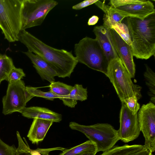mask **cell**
Returning a JSON list of instances; mask_svg holds the SVG:
<instances>
[{
	"label": "cell",
	"mask_w": 155,
	"mask_h": 155,
	"mask_svg": "<svg viewBox=\"0 0 155 155\" xmlns=\"http://www.w3.org/2000/svg\"><path fill=\"white\" fill-rule=\"evenodd\" d=\"M69 96L70 98L75 101H85L87 98V89L84 88L82 85L75 84Z\"/></svg>",
	"instance_id": "obj_24"
},
{
	"label": "cell",
	"mask_w": 155,
	"mask_h": 155,
	"mask_svg": "<svg viewBox=\"0 0 155 155\" xmlns=\"http://www.w3.org/2000/svg\"><path fill=\"white\" fill-rule=\"evenodd\" d=\"M112 84L120 101L136 96L138 100L142 97L141 87L134 84L119 57L109 62L105 74Z\"/></svg>",
	"instance_id": "obj_3"
},
{
	"label": "cell",
	"mask_w": 155,
	"mask_h": 155,
	"mask_svg": "<svg viewBox=\"0 0 155 155\" xmlns=\"http://www.w3.org/2000/svg\"><path fill=\"white\" fill-rule=\"evenodd\" d=\"M53 122L51 120L34 119L27 137L33 144L42 141Z\"/></svg>",
	"instance_id": "obj_16"
},
{
	"label": "cell",
	"mask_w": 155,
	"mask_h": 155,
	"mask_svg": "<svg viewBox=\"0 0 155 155\" xmlns=\"http://www.w3.org/2000/svg\"><path fill=\"white\" fill-rule=\"evenodd\" d=\"M50 91L55 94L64 97L62 101L64 104L71 108H74L77 101H74L69 97V95L73 89V86L60 81H54L47 86Z\"/></svg>",
	"instance_id": "obj_18"
},
{
	"label": "cell",
	"mask_w": 155,
	"mask_h": 155,
	"mask_svg": "<svg viewBox=\"0 0 155 155\" xmlns=\"http://www.w3.org/2000/svg\"><path fill=\"white\" fill-rule=\"evenodd\" d=\"M78 62L106 74L109 61L97 40L86 37L74 45Z\"/></svg>",
	"instance_id": "obj_4"
},
{
	"label": "cell",
	"mask_w": 155,
	"mask_h": 155,
	"mask_svg": "<svg viewBox=\"0 0 155 155\" xmlns=\"http://www.w3.org/2000/svg\"><path fill=\"white\" fill-rule=\"evenodd\" d=\"M58 4L54 0H22V30L41 25Z\"/></svg>",
	"instance_id": "obj_7"
},
{
	"label": "cell",
	"mask_w": 155,
	"mask_h": 155,
	"mask_svg": "<svg viewBox=\"0 0 155 155\" xmlns=\"http://www.w3.org/2000/svg\"><path fill=\"white\" fill-rule=\"evenodd\" d=\"M95 4L104 12L103 26L108 29L117 23H121L125 17L115 12L110 6L104 2L98 0Z\"/></svg>",
	"instance_id": "obj_17"
},
{
	"label": "cell",
	"mask_w": 155,
	"mask_h": 155,
	"mask_svg": "<svg viewBox=\"0 0 155 155\" xmlns=\"http://www.w3.org/2000/svg\"><path fill=\"white\" fill-rule=\"evenodd\" d=\"M22 116L28 118H38L59 122L62 119V115L48 109L39 107H25L20 112Z\"/></svg>",
	"instance_id": "obj_15"
},
{
	"label": "cell",
	"mask_w": 155,
	"mask_h": 155,
	"mask_svg": "<svg viewBox=\"0 0 155 155\" xmlns=\"http://www.w3.org/2000/svg\"><path fill=\"white\" fill-rule=\"evenodd\" d=\"M16 135L18 142L15 155H31L30 152L31 149L22 139L19 132L17 131Z\"/></svg>",
	"instance_id": "obj_26"
},
{
	"label": "cell",
	"mask_w": 155,
	"mask_h": 155,
	"mask_svg": "<svg viewBox=\"0 0 155 155\" xmlns=\"http://www.w3.org/2000/svg\"><path fill=\"white\" fill-rule=\"evenodd\" d=\"M128 155H152V153L144 145L141 149L133 152Z\"/></svg>",
	"instance_id": "obj_32"
},
{
	"label": "cell",
	"mask_w": 155,
	"mask_h": 155,
	"mask_svg": "<svg viewBox=\"0 0 155 155\" xmlns=\"http://www.w3.org/2000/svg\"><path fill=\"white\" fill-rule=\"evenodd\" d=\"M72 129L84 134L89 140L96 145L97 152L108 150L119 140L118 130L107 123H97L90 125L79 124L71 122L69 124Z\"/></svg>",
	"instance_id": "obj_6"
},
{
	"label": "cell",
	"mask_w": 155,
	"mask_h": 155,
	"mask_svg": "<svg viewBox=\"0 0 155 155\" xmlns=\"http://www.w3.org/2000/svg\"><path fill=\"white\" fill-rule=\"evenodd\" d=\"M99 18V17L97 16L94 15L92 16L89 19L87 25H95L97 22Z\"/></svg>",
	"instance_id": "obj_33"
},
{
	"label": "cell",
	"mask_w": 155,
	"mask_h": 155,
	"mask_svg": "<svg viewBox=\"0 0 155 155\" xmlns=\"http://www.w3.org/2000/svg\"><path fill=\"white\" fill-rule=\"evenodd\" d=\"M23 53L30 59L33 67L42 79L46 80L50 83L55 81L54 77L57 76V74L47 61L28 50Z\"/></svg>",
	"instance_id": "obj_14"
},
{
	"label": "cell",
	"mask_w": 155,
	"mask_h": 155,
	"mask_svg": "<svg viewBox=\"0 0 155 155\" xmlns=\"http://www.w3.org/2000/svg\"><path fill=\"white\" fill-rule=\"evenodd\" d=\"M113 29L130 46L131 41L128 28L126 24L122 23H117L112 26Z\"/></svg>",
	"instance_id": "obj_25"
},
{
	"label": "cell",
	"mask_w": 155,
	"mask_h": 155,
	"mask_svg": "<svg viewBox=\"0 0 155 155\" xmlns=\"http://www.w3.org/2000/svg\"><path fill=\"white\" fill-rule=\"evenodd\" d=\"M93 32L109 62L111 60L119 57L116 49L110 29L103 25L95 26Z\"/></svg>",
	"instance_id": "obj_13"
},
{
	"label": "cell",
	"mask_w": 155,
	"mask_h": 155,
	"mask_svg": "<svg viewBox=\"0 0 155 155\" xmlns=\"http://www.w3.org/2000/svg\"><path fill=\"white\" fill-rule=\"evenodd\" d=\"M119 115L120 127L118 130L120 140L127 143L136 139L140 130L137 113L133 115L124 102H121Z\"/></svg>",
	"instance_id": "obj_11"
},
{
	"label": "cell",
	"mask_w": 155,
	"mask_h": 155,
	"mask_svg": "<svg viewBox=\"0 0 155 155\" xmlns=\"http://www.w3.org/2000/svg\"><path fill=\"white\" fill-rule=\"evenodd\" d=\"M65 149L62 147H57L48 149L38 148L35 150L31 149L30 152L31 155H50V152L55 150L63 151Z\"/></svg>",
	"instance_id": "obj_30"
},
{
	"label": "cell",
	"mask_w": 155,
	"mask_h": 155,
	"mask_svg": "<svg viewBox=\"0 0 155 155\" xmlns=\"http://www.w3.org/2000/svg\"><path fill=\"white\" fill-rule=\"evenodd\" d=\"M25 76L22 69L15 67L11 70L8 77L7 81L9 83L18 81Z\"/></svg>",
	"instance_id": "obj_28"
},
{
	"label": "cell",
	"mask_w": 155,
	"mask_h": 155,
	"mask_svg": "<svg viewBox=\"0 0 155 155\" xmlns=\"http://www.w3.org/2000/svg\"><path fill=\"white\" fill-rule=\"evenodd\" d=\"M109 4L116 12L125 17H132L143 20L155 13L152 2L145 0H111Z\"/></svg>",
	"instance_id": "obj_8"
},
{
	"label": "cell",
	"mask_w": 155,
	"mask_h": 155,
	"mask_svg": "<svg viewBox=\"0 0 155 155\" xmlns=\"http://www.w3.org/2000/svg\"><path fill=\"white\" fill-rule=\"evenodd\" d=\"M97 153L95 144L89 140L69 149H64L59 155H80L89 153Z\"/></svg>",
	"instance_id": "obj_19"
},
{
	"label": "cell",
	"mask_w": 155,
	"mask_h": 155,
	"mask_svg": "<svg viewBox=\"0 0 155 155\" xmlns=\"http://www.w3.org/2000/svg\"><path fill=\"white\" fill-rule=\"evenodd\" d=\"M98 0H86L81 2L72 6V9L75 10H80L96 2Z\"/></svg>",
	"instance_id": "obj_31"
},
{
	"label": "cell",
	"mask_w": 155,
	"mask_h": 155,
	"mask_svg": "<svg viewBox=\"0 0 155 155\" xmlns=\"http://www.w3.org/2000/svg\"><path fill=\"white\" fill-rule=\"evenodd\" d=\"M96 153H84V154H81L80 155H95Z\"/></svg>",
	"instance_id": "obj_34"
},
{
	"label": "cell",
	"mask_w": 155,
	"mask_h": 155,
	"mask_svg": "<svg viewBox=\"0 0 155 155\" xmlns=\"http://www.w3.org/2000/svg\"><path fill=\"white\" fill-rule=\"evenodd\" d=\"M110 31L119 58L131 78H134L136 71L135 66L130 46L113 29H110Z\"/></svg>",
	"instance_id": "obj_12"
},
{
	"label": "cell",
	"mask_w": 155,
	"mask_h": 155,
	"mask_svg": "<svg viewBox=\"0 0 155 155\" xmlns=\"http://www.w3.org/2000/svg\"><path fill=\"white\" fill-rule=\"evenodd\" d=\"M126 18L131 41L133 56L148 59L155 55V13L143 20L132 17Z\"/></svg>",
	"instance_id": "obj_2"
},
{
	"label": "cell",
	"mask_w": 155,
	"mask_h": 155,
	"mask_svg": "<svg viewBox=\"0 0 155 155\" xmlns=\"http://www.w3.org/2000/svg\"><path fill=\"white\" fill-rule=\"evenodd\" d=\"M143 146L144 145L137 144L114 146L110 149L103 152L100 155H128L141 149Z\"/></svg>",
	"instance_id": "obj_20"
},
{
	"label": "cell",
	"mask_w": 155,
	"mask_h": 155,
	"mask_svg": "<svg viewBox=\"0 0 155 155\" xmlns=\"http://www.w3.org/2000/svg\"><path fill=\"white\" fill-rule=\"evenodd\" d=\"M26 88L33 97H41L51 101H53L55 98H59L63 101L64 99V97L57 95L50 91L44 92L37 89L36 87L30 86L26 87Z\"/></svg>",
	"instance_id": "obj_23"
},
{
	"label": "cell",
	"mask_w": 155,
	"mask_h": 155,
	"mask_svg": "<svg viewBox=\"0 0 155 155\" xmlns=\"http://www.w3.org/2000/svg\"><path fill=\"white\" fill-rule=\"evenodd\" d=\"M17 148L14 145L7 144L0 138V155H15Z\"/></svg>",
	"instance_id": "obj_29"
},
{
	"label": "cell",
	"mask_w": 155,
	"mask_h": 155,
	"mask_svg": "<svg viewBox=\"0 0 155 155\" xmlns=\"http://www.w3.org/2000/svg\"><path fill=\"white\" fill-rule=\"evenodd\" d=\"M19 41L26 47L28 50L47 61L58 77H70L78 63L72 51L52 47L26 30L21 31Z\"/></svg>",
	"instance_id": "obj_1"
},
{
	"label": "cell",
	"mask_w": 155,
	"mask_h": 155,
	"mask_svg": "<svg viewBox=\"0 0 155 155\" xmlns=\"http://www.w3.org/2000/svg\"><path fill=\"white\" fill-rule=\"evenodd\" d=\"M138 100L136 97L133 96L125 99L122 102H124L132 114L135 115L137 113L140 109V105Z\"/></svg>",
	"instance_id": "obj_27"
},
{
	"label": "cell",
	"mask_w": 155,
	"mask_h": 155,
	"mask_svg": "<svg viewBox=\"0 0 155 155\" xmlns=\"http://www.w3.org/2000/svg\"><path fill=\"white\" fill-rule=\"evenodd\" d=\"M22 0H0V28L9 42L19 41L22 31Z\"/></svg>",
	"instance_id": "obj_5"
},
{
	"label": "cell",
	"mask_w": 155,
	"mask_h": 155,
	"mask_svg": "<svg viewBox=\"0 0 155 155\" xmlns=\"http://www.w3.org/2000/svg\"><path fill=\"white\" fill-rule=\"evenodd\" d=\"M144 146L152 153L155 150V105L151 102L143 105L137 113Z\"/></svg>",
	"instance_id": "obj_9"
},
{
	"label": "cell",
	"mask_w": 155,
	"mask_h": 155,
	"mask_svg": "<svg viewBox=\"0 0 155 155\" xmlns=\"http://www.w3.org/2000/svg\"><path fill=\"white\" fill-rule=\"evenodd\" d=\"M14 67L11 58L6 54H0V84L3 80H7L11 71Z\"/></svg>",
	"instance_id": "obj_21"
},
{
	"label": "cell",
	"mask_w": 155,
	"mask_h": 155,
	"mask_svg": "<svg viewBox=\"0 0 155 155\" xmlns=\"http://www.w3.org/2000/svg\"><path fill=\"white\" fill-rule=\"evenodd\" d=\"M146 70L144 74L145 83L149 89L148 94L150 97L151 102L155 103V74L147 65H145Z\"/></svg>",
	"instance_id": "obj_22"
},
{
	"label": "cell",
	"mask_w": 155,
	"mask_h": 155,
	"mask_svg": "<svg viewBox=\"0 0 155 155\" xmlns=\"http://www.w3.org/2000/svg\"><path fill=\"white\" fill-rule=\"evenodd\" d=\"M24 82L20 80L8 84L6 95L2 99V113L5 115L20 112L27 103Z\"/></svg>",
	"instance_id": "obj_10"
}]
</instances>
